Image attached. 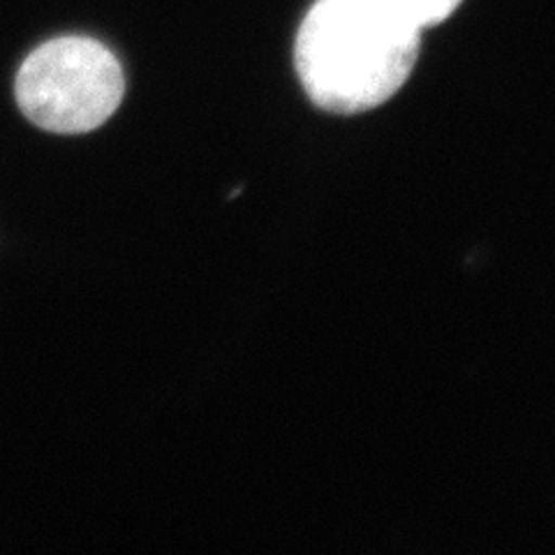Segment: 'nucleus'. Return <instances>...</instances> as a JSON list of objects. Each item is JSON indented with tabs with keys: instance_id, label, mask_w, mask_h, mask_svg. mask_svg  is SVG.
Masks as SVG:
<instances>
[{
	"instance_id": "nucleus-1",
	"label": "nucleus",
	"mask_w": 555,
	"mask_h": 555,
	"mask_svg": "<svg viewBox=\"0 0 555 555\" xmlns=\"http://www.w3.org/2000/svg\"><path fill=\"white\" fill-rule=\"evenodd\" d=\"M422 30L375 0H315L294 44L308 98L336 114H359L403 89L420 59Z\"/></svg>"
},
{
	"instance_id": "nucleus-2",
	"label": "nucleus",
	"mask_w": 555,
	"mask_h": 555,
	"mask_svg": "<svg viewBox=\"0 0 555 555\" xmlns=\"http://www.w3.org/2000/svg\"><path fill=\"white\" fill-rule=\"evenodd\" d=\"M126 93L124 67L91 38L44 42L16 75V102L30 124L56 134L100 128Z\"/></svg>"
},
{
	"instance_id": "nucleus-3",
	"label": "nucleus",
	"mask_w": 555,
	"mask_h": 555,
	"mask_svg": "<svg viewBox=\"0 0 555 555\" xmlns=\"http://www.w3.org/2000/svg\"><path fill=\"white\" fill-rule=\"evenodd\" d=\"M375 3L401 16L414 28L424 30L447 22L461 8L463 0H375Z\"/></svg>"
}]
</instances>
